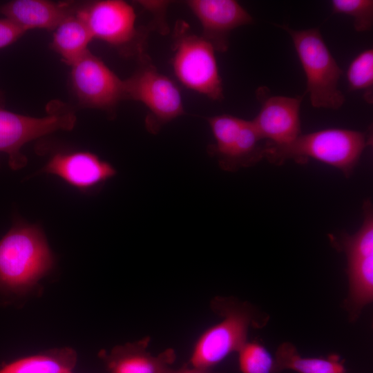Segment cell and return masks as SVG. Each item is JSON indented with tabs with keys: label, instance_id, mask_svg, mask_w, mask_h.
I'll return each instance as SVG.
<instances>
[{
	"label": "cell",
	"instance_id": "6da1fadb",
	"mask_svg": "<svg viewBox=\"0 0 373 373\" xmlns=\"http://www.w3.org/2000/svg\"><path fill=\"white\" fill-rule=\"evenodd\" d=\"M372 144V131L327 128L300 134L283 144L265 143L264 158L280 165L287 160L305 164L313 159L334 166L349 178L364 150Z\"/></svg>",
	"mask_w": 373,
	"mask_h": 373
},
{
	"label": "cell",
	"instance_id": "7a4b0ae2",
	"mask_svg": "<svg viewBox=\"0 0 373 373\" xmlns=\"http://www.w3.org/2000/svg\"><path fill=\"white\" fill-rule=\"evenodd\" d=\"M54 265V255L41 227L17 218L0 240V290L25 293Z\"/></svg>",
	"mask_w": 373,
	"mask_h": 373
},
{
	"label": "cell",
	"instance_id": "3957f363",
	"mask_svg": "<svg viewBox=\"0 0 373 373\" xmlns=\"http://www.w3.org/2000/svg\"><path fill=\"white\" fill-rule=\"evenodd\" d=\"M291 37L307 79V90L314 108L337 110L345 99L338 88L343 71L318 28L294 30L279 26Z\"/></svg>",
	"mask_w": 373,
	"mask_h": 373
},
{
	"label": "cell",
	"instance_id": "277c9868",
	"mask_svg": "<svg viewBox=\"0 0 373 373\" xmlns=\"http://www.w3.org/2000/svg\"><path fill=\"white\" fill-rule=\"evenodd\" d=\"M173 39L171 64L177 79L185 87L211 99L222 100V82L212 45L192 33L184 21L176 23Z\"/></svg>",
	"mask_w": 373,
	"mask_h": 373
},
{
	"label": "cell",
	"instance_id": "5b68a950",
	"mask_svg": "<svg viewBox=\"0 0 373 373\" xmlns=\"http://www.w3.org/2000/svg\"><path fill=\"white\" fill-rule=\"evenodd\" d=\"M211 307L223 319L202 334L190 358L191 367L206 370L238 352L247 341L249 327L256 323L253 309L247 304L218 298L212 301Z\"/></svg>",
	"mask_w": 373,
	"mask_h": 373
},
{
	"label": "cell",
	"instance_id": "8992f818",
	"mask_svg": "<svg viewBox=\"0 0 373 373\" xmlns=\"http://www.w3.org/2000/svg\"><path fill=\"white\" fill-rule=\"evenodd\" d=\"M135 73L124 80L125 99L142 102L148 109L145 126L153 134L184 114L180 92L174 82L160 73L148 55L138 58Z\"/></svg>",
	"mask_w": 373,
	"mask_h": 373
},
{
	"label": "cell",
	"instance_id": "52a82bcc",
	"mask_svg": "<svg viewBox=\"0 0 373 373\" xmlns=\"http://www.w3.org/2000/svg\"><path fill=\"white\" fill-rule=\"evenodd\" d=\"M76 15L93 39L102 40L128 56L146 54L148 30L136 27L133 8L121 0H102L77 8Z\"/></svg>",
	"mask_w": 373,
	"mask_h": 373
},
{
	"label": "cell",
	"instance_id": "ba28073f",
	"mask_svg": "<svg viewBox=\"0 0 373 373\" xmlns=\"http://www.w3.org/2000/svg\"><path fill=\"white\" fill-rule=\"evenodd\" d=\"M215 143L209 147L223 170L236 171L264 159L265 143L251 120L229 114L207 118Z\"/></svg>",
	"mask_w": 373,
	"mask_h": 373
},
{
	"label": "cell",
	"instance_id": "9c48e42d",
	"mask_svg": "<svg viewBox=\"0 0 373 373\" xmlns=\"http://www.w3.org/2000/svg\"><path fill=\"white\" fill-rule=\"evenodd\" d=\"M73 112L65 108L52 110L43 117H33L0 108V154H6L12 170L24 167L28 162L23 146L39 137L59 130H71L75 124Z\"/></svg>",
	"mask_w": 373,
	"mask_h": 373
},
{
	"label": "cell",
	"instance_id": "30bf717a",
	"mask_svg": "<svg viewBox=\"0 0 373 373\" xmlns=\"http://www.w3.org/2000/svg\"><path fill=\"white\" fill-rule=\"evenodd\" d=\"M70 66L72 86L83 105L113 111L125 99L124 80L89 50Z\"/></svg>",
	"mask_w": 373,
	"mask_h": 373
},
{
	"label": "cell",
	"instance_id": "8fae6325",
	"mask_svg": "<svg viewBox=\"0 0 373 373\" xmlns=\"http://www.w3.org/2000/svg\"><path fill=\"white\" fill-rule=\"evenodd\" d=\"M256 95L260 109L251 121L262 140L283 144L301 134L300 108L303 96L273 95L266 86L259 87Z\"/></svg>",
	"mask_w": 373,
	"mask_h": 373
},
{
	"label": "cell",
	"instance_id": "7c38bea8",
	"mask_svg": "<svg viewBox=\"0 0 373 373\" xmlns=\"http://www.w3.org/2000/svg\"><path fill=\"white\" fill-rule=\"evenodd\" d=\"M186 3L201 23V36L220 52L228 50L233 30L254 22L250 14L234 0H189Z\"/></svg>",
	"mask_w": 373,
	"mask_h": 373
},
{
	"label": "cell",
	"instance_id": "4fadbf2b",
	"mask_svg": "<svg viewBox=\"0 0 373 373\" xmlns=\"http://www.w3.org/2000/svg\"><path fill=\"white\" fill-rule=\"evenodd\" d=\"M41 171L59 176L70 186L82 191L102 186L117 173L109 162L88 151L57 153Z\"/></svg>",
	"mask_w": 373,
	"mask_h": 373
},
{
	"label": "cell",
	"instance_id": "5bb4252c",
	"mask_svg": "<svg viewBox=\"0 0 373 373\" xmlns=\"http://www.w3.org/2000/svg\"><path fill=\"white\" fill-rule=\"evenodd\" d=\"M149 337L123 345L108 353H101L109 373H167L175 359V352L167 349L157 356L146 351Z\"/></svg>",
	"mask_w": 373,
	"mask_h": 373
},
{
	"label": "cell",
	"instance_id": "9a60e30c",
	"mask_svg": "<svg viewBox=\"0 0 373 373\" xmlns=\"http://www.w3.org/2000/svg\"><path fill=\"white\" fill-rule=\"evenodd\" d=\"M69 3L44 0H14L0 6V13L26 31L33 28L54 30L67 17L74 13Z\"/></svg>",
	"mask_w": 373,
	"mask_h": 373
},
{
	"label": "cell",
	"instance_id": "2e32d148",
	"mask_svg": "<svg viewBox=\"0 0 373 373\" xmlns=\"http://www.w3.org/2000/svg\"><path fill=\"white\" fill-rule=\"evenodd\" d=\"M93 39L87 26L75 11L54 30L51 46L66 64L71 66L88 51V46Z\"/></svg>",
	"mask_w": 373,
	"mask_h": 373
},
{
	"label": "cell",
	"instance_id": "e0dca14e",
	"mask_svg": "<svg viewBox=\"0 0 373 373\" xmlns=\"http://www.w3.org/2000/svg\"><path fill=\"white\" fill-rule=\"evenodd\" d=\"M76 353L69 347L15 360L0 369V373H73Z\"/></svg>",
	"mask_w": 373,
	"mask_h": 373
},
{
	"label": "cell",
	"instance_id": "ac0fdd59",
	"mask_svg": "<svg viewBox=\"0 0 373 373\" xmlns=\"http://www.w3.org/2000/svg\"><path fill=\"white\" fill-rule=\"evenodd\" d=\"M275 359L278 372L291 370L298 373H346L344 361L338 355L303 357L290 343H283L278 347Z\"/></svg>",
	"mask_w": 373,
	"mask_h": 373
},
{
	"label": "cell",
	"instance_id": "d6986e66",
	"mask_svg": "<svg viewBox=\"0 0 373 373\" xmlns=\"http://www.w3.org/2000/svg\"><path fill=\"white\" fill-rule=\"evenodd\" d=\"M349 306L358 312L373 298V256L347 260Z\"/></svg>",
	"mask_w": 373,
	"mask_h": 373
},
{
	"label": "cell",
	"instance_id": "ffe728a7",
	"mask_svg": "<svg viewBox=\"0 0 373 373\" xmlns=\"http://www.w3.org/2000/svg\"><path fill=\"white\" fill-rule=\"evenodd\" d=\"M363 222L354 235L342 236L341 245L347 260L373 256V209L370 200L363 204Z\"/></svg>",
	"mask_w": 373,
	"mask_h": 373
},
{
	"label": "cell",
	"instance_id": "44dd1931",
	"mask_svg": "<svg viewBox=\"0 0 373 373\" xmlns=\"http://www.w3.org/2000/svg\"><path fill=\"white\" fill-rule=\"evenodd\" d=\"M350 90H363L365 100L373 101V50L367 48L360 52L350 63L347 71Z\"/></svg>",
	"mask_w": 373,
	"mask_h": 373
},
{
	"label": "cell",
	"instance_id": "7402d4cb",
	"mask_svg": "<svg viewBox=\"0 0 373 373\" xmlns=\"http://www.w3.org/2000/svg\"><path fill=\"white\" fill-rule=\"evenodd\" d=\"M238 352L242 373H278L275 358L258 342L246 341Z\"/></svg>",
	"mask_w": 373,
	"mask_h": 373
},
{
	"label": "cell",
	"instance_id": "603a6c76",
	"mask_svg": "<svg viewBox=\"0 0 373 373\" xmlns=\"http://www.w3.org/2000/svg\"><path fill=\"white\" fill-rule=\"evenodd\" d=\"M334 13L343 14L354 19V27L357 32H366L373 26L372 0H333Z\"/></svg>",
	"mask_w": 373,
	"mask_h": 373
},
{
	"label": "cell",
	"instance_id": "cb8c5ba5",
	"mask_svg": "<svg viewBox=\"0 0 373 373\" xmlns=\"http://www.w3.org/2000/svg\"><path fill=\"white\" fill-rule=\"evenodd\" d=\"M26 31L8 18H0V49L17 41Z\"/></svg>",
	"mask_w": 373,
	"mask_h": 373
},
{
	"label": "cell",
	"instance_id": "d4e9b609",
	"mask_svg": "<svg viewBox=\"0 0 373 373\" xmlns=\"http://www.w3.org/2000/svg\"><path fill=\"white\" fill-rule=\"evenodd\" d=\"M167 373H210V370H202L193 367H188L184 365L182 367L178 370L170 369Z\"/></svg>",
	"mask_w": 373,
	"mask_h": 373
},
{
	"label": "cell",
	"instance_id": "484cf974",
	"mask_svg": "<svg viewBox=\"0 0 373 373\" xmlns=\"http://www.w3.org/2000/svg\"><path fill=\"white\" fill-rule=\"evenodd\" d=\"M5 96L1 90H0V108H4Z\"/></svg>",
	"mask_w": 373,
	"mask_h": 373
}]
</instances>
